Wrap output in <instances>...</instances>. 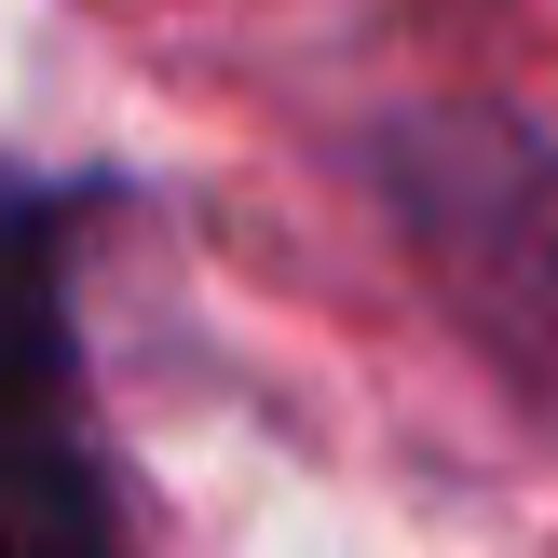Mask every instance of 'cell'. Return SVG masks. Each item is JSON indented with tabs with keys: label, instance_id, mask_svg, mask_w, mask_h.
Here are the masks:
<instances>
[{
	"label": "cell",
	"instance_id": "cell-1",
	"mask_svg": "<svg viewBox=\"0 0 558 558\" xmlns=\"http://www.w3.org/2000/svg\"><path fill=\"white\" fill-rule=\"evenodd\" d=\"M109 191L0 163V558H136L123 463L96 436L82 232Z\"/></svg>",
	"mask_w": 558,
	"mask_h": 558
},
{
	"label": "cell",
	"instance_id": "cell-2",
	"mask_svg": "<svg viewBox=\"0 0 558 558\" xmlns=\"http://www.w3.org/2000/svg\"><path fill=\"white\" fill-rule=\"evenodd\" d=\"M368 191L396 218V245L436 272V300L532 396H558V123L423 96L396 123H368Z\"/></svg>",
	"mask_w": 558,
	"mask_h": 558
}]
</instances>
